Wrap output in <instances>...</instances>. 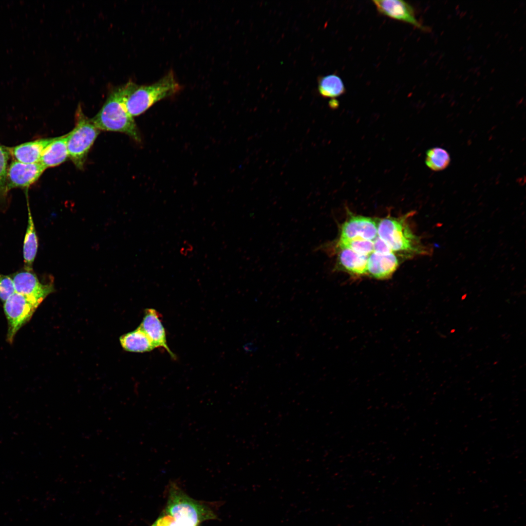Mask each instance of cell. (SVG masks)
Instances as JSON below:
<instances>
[{
  "instance_id": "cell-1",
  "label": "cell",
  "mask_w": 526,
  "mask_h": 526,
  "mask_svg": "<svg viewBox=\"0 0 526 526\" xmlns=\"http://www.w3.org/2000/svg\"><path fill=\"white\" fill-rule=\"evenodd\" d=\"M124 87L125 104L133 117L142 114L157 102L174 95L181 89L172 71L152 84L140 85L129 81Z\"/></svg>"
},
{
  "instance_id": "cell-2",
  "label": "cell",
  "mask_w": 526,
  "mask_h": 526,
  "mask_svg": "<svg viewBox=\"0 0 526 526\" xmlns=\"http://www.w3.org/2000/svg\"><path fill=\"white\" fill-rule=\"evenodd\" d=\"M90 120L99 130L120 132L141 140L133 117L125 104L124 85L112 90L99 112Z\"/></svg>"
},
{
  "instance_id": "cell-3",
  "label": "cell",
  "mask_w": 526,
  "mask_h": 526,
  "mask_svg": "<svg viewBox=\"0 0 526 526\" xmlns=\"http://www.w3.org/2000/svg\"><path fill=\"white\" fill-rule=\"evenodd\" d=\"M168 495L166 512L183 526H198L203 521L216 518L210 507L189 497L176 482L170 483Z\"/></svg>"
},
{
  "instance_id": "cell-4",
  "label": "cell",
  "mask_w": 526,
  "mask_h": 526,
  "mask_svg": "<svg viewBox=\"0 0 526 526\" xmlns=\"http://www.w3.org/2000/svg\"><path fill=\"white\" fill-rule=\"evenodd\" d=\"M377 235L393 252L409 255L430 253V249L423 245L402 218L387 217L377 225Z\"/></svg>"
},
{
  "instance_id": "cell-5",
  "label": "cell",
  "mask_w": 526,
  "mask_h": 526,
  "mask_svg": "<svg viewBox=\"0 0 526 526\" xmlns=\"http://www.w3.org/2000/svg\"><path fill=\"white\" fill-rule=\"evenodd\" d=\"M76 114L75 127L67 134V147L69 157L77 168L82 169L100 131L85 117L80 106Z\"/></svg>"
},
{
  "instance_id": "cell-6",
  "label": "cell",
  "mask_w": 526,
  "mask_h": 526,
  "mask_svg": "<svg viewBox=\"0 0 526 526\" xmlns=\"http://www.w3.org/2000/svg\"><path fill=\"white\" fill-rule=\"evenodd\" d=\"M38 305L27 297L15 292L3 302L8 330L7 340L12 343L19 330L31 319Z\"/></svg>"
},
{
  "instance_id": "cell-7",
  "label": "cell",
  "mask_w": 526,
  "mask_h": 526,
  "mask_svg": "<svg viewBox=\"0 0 526 526\" xmlns=\"http://www.w3.org/2000/svg\"><path fill=\"white\" fill-rule=\"evenodd\" d=\"M16 292L21 294L38 306L51 293L54 291V284L51 282H41L32 270L24 269L11 275Z\"/></svg>"
},
{
  "instance_id": "cell-8",
  "label": "cell",
  "mask_w": 526,
  "mask_h": 526,
  "mask_svg": "<svg viewBox=\"0 0 526 526\" xmlns=\"http://www.w3.org/2000/svg\"><path fill=\"white\" fill-rule=\"evenodd\" d=\"M45 169L40 162L27 164L13 160L7 170V191L15 188L27 189L39 179Z\"/></svg>"
},
{
  "instance_id": "cell-9",
  "label": "cell",
  "mask_w": 526,
  "mask_h": 526,
  "mask_svg": "<svg viewBox=\"0 0 526 526\" xmlns=\"http://www.w3.org/2000/svg\"><path fill=\"white\" fill-rule=\"evenodd\" d=\"M377 235V225L374 219L362 216H353L341 226L338 241H374Z\"/></svg>"
},
{
  "instance_id": "cell-10",
  "label": "cell",
  "mask_w": 526,
  "mask_h": 526,
  "mask_svg": "<svg viewBox=\"0 0 526 526\" xmlns=\"http://www.w3.org/2000/svg\"><path fill=\"white\" fill-rule=\"evenodd\" d=\"M380 14L391 19L410 24L423 31H428L416 18L413 6L399 0H376L372 1Z\"/></svg>"
},
{
  "instance_id": "cell-11",
  "label": "cell",
  "mask_w": 526,
  "mask_h": 526,
  "mask_svg": "<svg viewBox=\"0 0 526 526\" xmlns=\"http://www.w3.org/2000/svg\"><path fill=\"white\" fill-rule=\"evenodd\" d=\"M151 340L155 348L164 349L173 358L175 355L169 347L165 328L159 314L154 309H147L143 320L139 326Z\"/></svg>"
},
{
  "instance_id": "cell-12",
  "label": "cell",
  "mask_w": 526,
  "mask_h": 526,
  "mask_svg": "<svg viewBox=\"0 0 526 526\" xmlns=\"http://www.w3.org/2000/svg\"><path fill=\"white\" fill-rule=\"evenodd\" d=\"M54 138L38 139L14 147H7V149L14 160L27 164L38 163L43 151Z\"/></svg>"
},
{
  "instance_id": "cell-13",
  "label": "cell",
  "mask_w": 526,
  "mask_h": 526,
  "mask_svg": "<svg viewBox=\"0 0 526 526\" xmlns=\"http://www.w3.org/2000/svg\"><path fill=\"white\" fill-rule=\"evenodd\" d=\"M399 265L398 260L393 253L381 254L373 251L368 256L367 273L377 279L389 278Z\"/></svg>"
},
{
  "instance_id": "cell-14",
  "label": "cell",
  "mask_w": 526,
  "mask_h": 526,
  "mask_svg": "<svg viewBox=\"0 0 526 526\" xmlns=\"http://www.w3.org/2000/svg\"><path fill=\"white\" fill-rule=\"evenodd\" d=\"M67 136V134L54 138L43 151L39 162L46 169L59 165L69 157Z\"/></svg>"
},
{
  "instance_id": "cell-15",
  "label": "cell",
  "mask_w": 526,
  "mask_h": 526,
  "mask_svg": "<svg viewBox=\"0 0 526 526\" xmlns=\"http://www.w3.org/2000/svg\"><path fill=\"white\" fill-rule=\"evenodd\" d=\"M38 239L31 211L28 203V223L23 245L24 269L33 270L38 249Z\"/></svg>"
},
{
  "instance_id": "cell-16",
  "label": "cell",
  "mask_w": 526,
  "mask_h": 526,
  "mask_svg": "<svg viewBox=\"0 0 526 526\" xmlns=\"http://www.w3.org/2000/svg\"><path fill=\"white\" fill-rule=\"evenodd\" d=\"M339 249L338 263L342 269L357 275L367 273L369 255L359 254L346 248Z\"/></svg>"
},
{
  "instance_id": "cell-17",
  "label": "cell",
  "mask_w": 526,
  "mask_h": 526,
  "mask_svg": "<svg viewBox=\"0 0 526 526\" xmlns=\"http://www.w3.org/2000/svg\"><path fill=\"white\" fill-rule=\"evenodd\" d=\"M120 340L123 348L128 351L143 353L155 348L151 340L139 327L122 336Z\"/></svg>"
},
{
  "instance_id": "cell-18",
  "label": "cell",
  "mask_w": 526,
  "mask_h": 526,
  "mask_svg": "<svg viewBox=\"0 0 526 526\" xmlns=\"http://www.w3.org/2000/svg\"><path fill=\"white\" fill-rule=\"evenodd\" d=\"M318 91L324 97L334 98L344 94L346 89L341 78L333 74L319 78Z\"/></svg>"
},
{
  "instance_id": "cell-19",
  "label": "cell",
  "mask_w": 526,
  "mask_h": 526,
  "mask_svg": "<svg viewBox=\"0 0 526 526\" xmlns=\"http://www.w3.org/2000/svg\"><path fill=\"white\" fill-rule=\"evenodd\" d=\"M450 162V155L444 149L434 147L426 152L425 163L433 171H439L445 169L449 166Z\"/></svg>"
},
{
  "instance_id": "cell-20",
  "label": "cell",
  "mask_w": 526,
  "mask_h": 526,
  "mask_svg": "<svg viewBox=\"0 0 526 526\" xmlns=\"http://www.w3.org/2000/svg\"><path fill=\"white\" fill-rule=\"evenodd\" d=\"M374 241L364 240L338 241L337 243V246L338 249L342 248H348L359 254L369 255L374 251Z\"/></svg>"
},
{
  "instance_id": "cell-21",
  "label": "cell",
  "mask_w": 526,
  "mask_h": 526,
  "mask_svg": "<svg viewBox=\"0 0 526 526\" xmlns=\"http://www.w3.org/2000/svg\"><path fill=\"white\" fill-rule=\"evenodd\" d=\"M10 157L7 147L0 143V201L5 199L8 192L6 189V179Z\"/></svg>"
},
{
  "instance_id": "cell-22",
  "label": "cell",
  "mask_w": 526,
  "mask_h": 526,
  "mask_svg": "<svg viewBox=\"0 0 526 526\" xmlns=\"http://www.w3.org/2000/svg\"><path fill=\"white\" fill-rule=\"evenodd\" d=\"M16 292L13 279L11 275L0 274V300L5 302Z\"/></svg>"
},
{
  "instance_id": "cell-23",
  "label": "cell",
  "mask_w": 526,
  "mask_h": 526,
  "mask_svg": "<svg viewBox=\"0 0 526 526\" xmlns=\"http://www.w3.org/2000/svg\"><path fill=\"white\" fill-rule=\"evenodd\" d=\"M374 251L381 254L393 252L387 244L378 236L374 241Z\"/></svg>"
},
{
  "instance_id": "cell-24",
  "label": "cell",
  "mask_w": 526,
  "mask_h": 526,
  "mask_svg": "<svg viewBox=\"0 0 526 526\" xmlns=\"http://www.w3.org/2000/svg\"><path fill=\"white\" fill-rule=\"evenodd\" d=\"M151 526H183L177 523L170 515H164L158 518Z\"/></svg>"
},
{
  "instance_id": "cell-25",
  "label": "cell",
  "mask_w": 526,
  "mask_h": 526,
  "mask_svg": "<svg viewBox=\"0 0 526 526\" xmlns=\"http://www.w3.org/2000/svg\"><path fill=\"white\" fill-rule=\"evenodd\" d=\"M186 244L184 243L185 246H182L180 250V253L184 256H188L189 253H191L193 250V246L190 244L186 242Z\"/></svg>"
}]
</instances>
